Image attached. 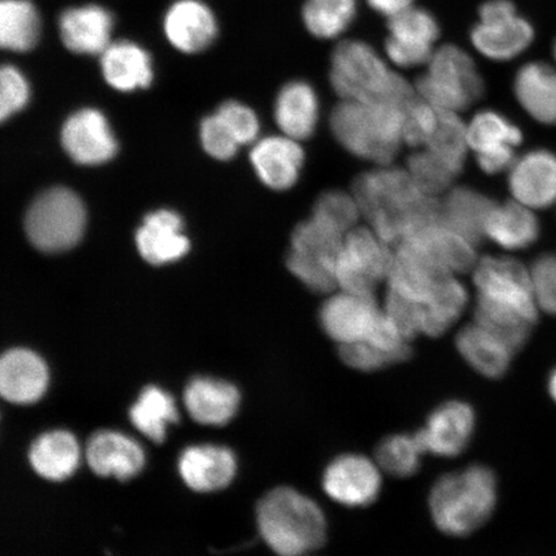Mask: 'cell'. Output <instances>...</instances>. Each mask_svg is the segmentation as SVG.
<instances>
[{
	"label": "cell",
	"mask_w": 556,
	"mask_h": 556,
	"mask_svg": "<svg viewBox=\"0 0 556 556\" xmlns=\"http://www.w3.org/2000/svg\"><path fill=\"white\" fill-rule=\"evenodd\" d=\"M86 219V208L78 194L58 187L34 201L26 214L25 229L35 248L60 253L79 242Z\"/></svg>",
	"instance_id": "obj_9"
},
{
	"label": "cell",
	"mask_w": 556,
	"mask_h": 556,
	"mask_svg": "<svg viewBox=\"0 0 556 556\" xmlns=\"http://www.w3.org/2000/svg\"><path fill=\"white\" fill-rule=\"evenodd\" d=\"M509 189L514 200L532 211L556 204V155L534 150L517 157L509 169Z\"/></svg>",
	"instance_id": "obj_21"
},
{
	"label": "cell",
	"mask_w": 556,
	"mask_h": 556,
	"mask_svg": "<svg viewBox=\"0 0 556 556\" xmlns=\"http://www.w3.org/2000/svg\"><path fill=\"white\" fill-rule=\"evenodd\" d=\"M533 212L516 200L493 204L485 220V238L507 250L530 248L540 236L539 219Z\"/></svg>",
	"instance_id": "obj_34"
},
{
	"label": "cell",
	"mask_w": 556,
	"mask_h": 556,
	"mask_svg": "<svg viewBox=\"0 0 556 556\" xmlns=\"http://www.w3.org/2000/svg\"><path fill=\"white\" fill-rule=\"evenodd\" d=\"M493 204L484 194L462 187L448 193L441 206L440 219L476 245L485 236V220Z\"/></svg>",
	"instance_id": "obj_36"
},
{
	"label": "cell",
	"mask_w": 556,
	"mask_h": 556,
	"mask_svg": "<svg viewBox=\"0 0 556 556\" xmlns=\"http://www.w3.org/2000/svg\"><path fill=\"white\" fill-rule=\"evenodd\" d=\"M182 228V219L174 212L159 211L149 214L136 238L142 258L154 266L182 258L190 249Z\"/></svg>",
	"instance_id": "obj_30"
},
{
	"label": "cell",
	"mask_w": 556,
	"mask_h": 556,
	"mask_svg": "<svg viewBox=\"0 0 556 556\" xmlns=\"http://www.w3.org/2000/svg\"><path fill=\"white\" fill-rule=\"evenodd\" d=\"M361 214L388 243H400L440 219L441 206L422 192L408 172L382 168L363 174L353 186Z\"/></svg>",
	"instance_id": "obj_3"
},
{
	"label": "cell",
	"mask_w": 556,
	"mask_h": 556,
	"mask_svg": "<svg viewBox=\"0 0 556 556\" xmlns=\"http://www.w3.org/2000/svg\"><path fill=\"white\" fill-rule=\"evenodd\" d=\"M361 208L356 198L342 191H330L318 198L313 208V219L340 236L356 228Z\"/></svg>",
	"instance_id": "obj_42"
},
{
	"label": "cell",
	"mask_w": 556,
	"mask_h": 556,
	"mask_svg": "<svg viewBox=\"0 0 556 556\" xmlns=\"http://www.w3.org/2000/svg\"><path fill=\"white\" fill-rule=\"evenodd\" d=\"M426 454L415 434H393L384 438L375 451V462L386 475L408 478L416 475Z\"/></svg>",
	"instance_id": "obj_41"
},
{
	"label": "cell",
	"mask_w": 556,
	"mask_h": 556,
	"mask_svg": "<svg viewBox=\"0 0 556 556\" xmlns=\"http://www.w3.org/2000/svg\"><path fill=\"white\" fill-rule=\"evenodd\" d=\"M201 142L207 154L218 160L233 157L240 144L218 114L201 123Z\"/></svg>",
	"instance_id": "obj_47"
},
{
	"label": "cell",
	"mask_w": 556,
	"mask_h": 556,
	"mask_svg": "<svg viewBox=\"0 0 556 556\" xmlns=\"http://www.w3.org/2000/svg\"><path fill=\"white\" fill-rule=\"evenodd\" d=\"M50 384V371L39 354L16 348L7 351L0 361V393L15 405L38 402Z\"/></svg>",
	"instance_id": "obj_22"
},
{
	"label": "cell",
	"mask_w": 556,
	"mask_h": 556,
	"mask_svg": "<svg viewBox=\"0 0 556 556\" xmlns=\"http://www.w3.org/2000/svg\"><path fill=\"white\" fill-rule=\"evenodd\" d=\"M514 93L534 121L556 125V67L540 61L521 66L514 80Z\"/></svg>",
	"instance_id": "obj_31"
},
{
	"label": "cell",
	"mask_w": 556,
	"mask_h": 556,
	"mask_svg": "<svg viewBox=\"0 0 556 556\" xmlns=\"http://www.w3.org/2000/svg\"><path fill=\"white\" fill-rule=\"evenodd\" d=\"M256 525L278 556H308L328 539V519L321 506L291 486H277L260 500Z\"/></svg>",
	"instance_id": "obj_4"
},
{
	"label": "cell",
	"mask_w": 556,
	"mask_h": 556,
	"mask_svg": "<svg viewBox=\"0 0 556 556\" xmlns=\"http://www.w3.org/2000/svg\"><path fill=\"white\" fill-rule=\"evenodd\" d=\"M381 313L374 296L342 291L328 299L319 311V324L338 345L358 343L370 336Z\"/></svg>",
	"instance_id": "obj_17"
},
{
	"label": "cell",
	"mask_w": 556,
	"mask_h": 556,
	"mask_svg": "<svg viewBox=\"0 0 556 556\" xmlns=\"http://www.w3.org/2000/svg\"><path fill=\"white\" fill-rule=\"evenodd\" d=\"M475 430L476 413L469 403L448 401L429 415L416 435L426 454L456 457L469 446Z\"/></svg>",
	"instance_id": "obj_18"
},
{
	"label": "cell",
	"mask_w": 556,
	"mask_h": 556,
	"mask_svg": "<svg viewBox=\"0 0 556 556\" xmlns=\"http://www.w3.org/2000/svg\"><path fill=\"white\" fill-rule=\"evenodd\" d=\"M388 30L386 52L393 64L415 67L432 59L433 46L440 37V26L432 13L409 7L389 18Z\"/></svg>",
	"instance_id": "obj_14"
},
{
	"label": "cell",
	"mask_w": 556,
	"mask_h": 556,
	"mask_svg": "<svg viewBox=\"0 0 556 556\" xmlns=\"http://www.w3.org/2000/svg\"><path fill=\"white\" fill-rule=\"evenodd\" d=\"M178 471L187 486L194 492H214L226 489L238 471V462L231 450L214 444L187 447L179 456Z\"/></svg>",
	"instance_id": "obj_24"
},
{
	"label": "cell",
	"mask_w": 556,
	"mask_h": 556,
	"mask_svg": "<svg viewBox=\"0 0 556 556\" xmlns=\"http://www.w3.org/2000/svg\"><path fill=\"white\" fill-rule=\"evenodd\" d=\"M456 348L472 370L489 379L504 377L517 353L504 339L476 321L457 333Z\"/></svg>",
	"instance_id": "obj_29"
},
{
	"label": "cell",
	"mask_w": 556,
	"mask_h": 556,
	"mask_svg": "<svg viewBox=\"0 0 556 556\" xmlns=\"http://www.w3.org/2000/svg\"><path fill=\"white\" fill-rule=\"evenodd\" d=\"M521 141L523 135L517 125L496 111H482L468 125L469 149L476 152L478 164L486 174L509 170Z\"/></svg>",
	"instance_id": "obj_15"
},
{
	"label": "cell",
	"mask_w": 556,
	"mask_h": 556,
	"mask_svg": "<svg viewBox=\"0 0 556 556\" xmlns=\"http://www.w3.org/2000/svg\"><path fill=\"white\" fill-rule=\"evenodd\" d=\"M470 38L484 58L509 61L532 45L534 30L530 21L518 15L510 0H489L479 10V23L472 27Z\"/></svg>",
	"instance_id": "obj_12"
},
{
	"label": "cell",
	"mask_w": 556,
	"mask_h": 556,
	"mask_svg": "<svg viewBox=\"0 0 556 556\" xmlns=\"http://www.w3.org/2000/svg\"><path fill=\"white\" fill-rule=\"evenodd\" d=\"M547 391H548V394H551V397L555 402V405H556V368H554V370L551 374V377H548Z\"/></svg>",
	"instance_id": "obj_50"
},
{
	"label": "cell",
	"mask_w": 556,
	"mask_h": 556,
	"mask_svg": "<svg viewBox=\"0 0 556 556\" xmlns=\"http://www.w3.org/2000/svg\"><path fill=\"white\" fill-rule=\"evenodd\" d=\"M88 467L100 477L128 481L142 471L144 451L130 437L114 430H101L90 437L86 448Z\"/></svg>",
	"instance_id": "obj_23"
},
{
	"label": "cell",
	"mask_w": 556,
	"mask_h": 556,
	"mask_svg": "<svg viewBox=\"0 0 556 556\" xmlns=\"http://www.w3.org/2000/svg\"><path fill=\"white\" fill-rule=\"evenodd\" d=\"M497 479L484 465L448 472L429 493V511L444 534L465 538L483 527L497 505Z\"/></svg>",
	"instance_id": "obj_5"
},
{
	"label": "cell",
	"mask_w": 556,
	"mask_h": 556,
	"mask_svg": "<svg viewBox=\"0 0 556 556\" xmlns=\"http://www.w3.org/2000/svg\"><path fill=\"white\" fill-rule=\"evenodd\" d=\"M40 17L30 0H2L0 4V45L4 50L27 52L37 46Z\"/></svg>",
	"instance_id": "obj_38"
},
{
	"label": "cell",
	"mask_w": 556,
	"mask_h": 556,
	"mask_svg": "<svg viewBox=\"0 0 556 556\" xmlns=\"http://www.w3.org/2000/svg\"><path fill=\"white\" fill-rule=\"evenodd\" d=\"M217 114L226 123L240 144L253 142L260 134L258 117H256L254 111L239 102L222 104Z\"/></svg>",
	"instance_id": "obj_48"
},
{
	"label": "cell",
	"mask_w": 556,
	"mask_h": 556,
	"mask_svg": "<svg viewBox=\"0 0 556 556\" xmlns=\"http://www.w3.org/2000/svg\"><path fill=\"white\" fill-rule=\"evenodd\" d=\"M129 419L139 433L152 442L163 443L166 430L172 424L178 422L179 414L176 401L168 392L156 386H149L131 405Z\"/></svg>",
	"instance_id": "obj_37"
},
{
	"label": "cell",
	"mask_w": 556,
	"mask_h": 556,
	"mask_svg": "<svg viewBox=\"0 0 556 556\" xmlns=\"http://www.w3.org/2000/svg\"><path fill=\"white\" fill-rule=\"evenodd\" d=\"M357 15V0H307L303 21L318 39H336L351 26Z\"/></svg>",
	"instance_id": "obj_39"
},
{
	"label": "cell",
	"mask_w": 556,
	"mask_h": 556,
	"mask_svg": "<svg viewBox=\"0 0 556 556\" xmlns=\"http://www.w3.org/2000/svg\"><path fill=\"white\" fill-rule=\"evenodd\" d=\"M367 3L374 11L379 12L380 15L391 18L409 9L413 0H367Z\"/></svg>",
	"instance_id": "obj_49"
},
{
	"label": "cell",
	"mask_w": 556,
	"mask_h": 556,
	"mask_svg": "<svg viewBox=\"0 0 556 556\" xmlns=\"http://www.w3.org/2000/svg\"><path fill=\"white\" fill-rule=\"evenodd\" d=\"M401 243L413 249L435 268L451 275L467 273L478 263L475 243L444 225L441 219L417 229Z\"/></svg>",
	"instance_id": "obj_19"
},
{
	"label": "cell",
	"mask_w": 556,
	"mask_h": 556,
	"mask_svg": "<svg viewBox=\"0 0 556 556\" xmlns=\"http://www.w3.org/2000/svg\"><path fill=\"white\" fill-rule=\"evenodd\" d=\"M468 291L414 250L399 245L388 277L386 313L405 336L441 337L463 315Z\"/></svg>",
	"instance_id": "obj_1"
},
{
	"label": "cell",
	"mask_w": 556,
	"mask_h": 556,
	"mask_svg": "<svg viewBox=\"0 0 556 556\" xmlns=\"http://www.w3.org/2000/svg\"><path fill=\"white\" fill-rule=\"evenodd\" d=\"M252 163L264 185L276 191L296 184L304 163V152L295 139L268 137L255 144Z\"/></svg>",
	"instance_id": "obj_28"
},
{
	"label": "cell",
	"mask_w": 556,
	"mask_h": 556,
	"mask_svg": "<svg viewBox=\"0 0 556 556\" xmlns=\"http://www.w3.org/2000/svg\"><path fill=\"white\" fill-rule=\"evenodd\" d=\"M440 110L432 104L417 99L407 110L405 125H403V142L420 148L426 146L438 124Z\"/></svg>",
	"instance_id": "obj_45"
},
{
	"label": "cell",
	"mask_w": 556,
	"mask_h": 556,
	"mask_svg": "<svg viewBox=\"0 0 556 556\" xmlns=\"http://www.w3.org/2000/svg\"><path fill=\"white\" fill-rule=\"evenodd\" d=\"M475 321L518 352L539 319L530 269L506 256H485L475 267Z\"/></svg>",
	"instance_id": "obj_2"
},
{
	"label": "cell",
	"mask_w": 556,
	"mask_h": 556,
	"mask_svg": "<svg viewBox=\"0 0 556 556\" xmlns=\"http://www.w3.org/2000/svg\"><path fill=\"white\" fill-rule=\"evenodd\" d=\"M408 109L391 103L342 101L332 111L331 131L354 156L387 166L403 142Z\"/></svg>",
	"instance_id": "obj_7"
},
{
	"label": "cell",
	"mask_w": 556,
	"mask_h": 556,
	"mask_svg": "<svg viewBox=\"0 0 556 556\" xmlns=\"http://www.w3.org/2000/svg\"><path fill=\"white\" fill-rule=\"evenodd\" d=\"M344 236L332 232L316 219L303 222L291 238L288 267L299 280L316 293H329L337 287V263Z\"/></svg>",
	"instance_id": "obj_10"
},
{
	"label": "cell",
	"mask_w": 556,
	"mask_h": 556,
	"mask_svg": "<svg viewBox=\"0 0 556 556\" xmlns=\"http://www.w3.org/2000/svg\"><path fill=\"white\" fill-rule=\"evenodd\" d=\"M553 52H554V59L556 61V40H555V43H554V51Z\"/></svg>",
	"instance_id": "obj_51"
},
{
	"label": "cell",
	"mask_w": 556,
	"mask_h": 556,
	"mask_svg": "<svg viewBox=\"0 0 556 556\" xmlns=\"http://www.w3.org/2000/svg\"><path fill=\"white\" fill-rule=\"evenodd\" d=\"M29 462L33 470L47 481H65L79 467V443L67 430H52L33 442Z\"/></svg>",
	"instance_id": "obj_32"
},
{
	"label": "cell",
	"mask_w": 556,
	"mask_h": 556,
	"mask_svg": "<svg viewBox=\"0 0 556 556\" xmlns=\"http://www.w3.org/2000/svg\"><path fill=\"white\" fill-rule=\"evenodd\" d=\"M166 38L184 53L206 50L217 38V20L208 7L200 0H178L164 18Z\"/></svg>",
	"instance_id": "obj_25"
},
{
	"label": "cell",
	"mask_w": 556,
	"mask_h": 556,
	"mask_svg": "<svg viewBox=\"0 0 556 556\" xmlns=\"http://www.w3.org/2000/svg\"><path fill=\"white\" fill-rule=\"evenodd\" d=\"M61 139L68 156L81 165L106 163L116 154L117 144L106 117L93 109L70 116Z\"/></svg>",
	"instance_id": "obj_20"
},
{
	"label": "cell",
	"mask_w": 556,
	"mask_h": 556,
	"mask_svg": "<svg viewBox=\"0 0 556 556\" xmlns=\"http://www.w3.org/2000/svg\"><path fill=\"white\" fill-rule=\"evenodd\" d=\"M530 274L540 311L556 316V255H540L533 262Z\"/></svg>",
	"instance_id": "obj_44"
},
{
	"label": "cell",
	"mask_w": 556,
	"mask_h": 556,
	"mask_svg": "<svg viewBox=\"0 0 556 556\" xmlns=\"http://www.w3.org/2000/svg\"><path fill=\"white\" fill-rule=\"evenodd\" d=\"M389 243L365 227L344 236L337 263V282L344 291L374 296L381 281L391 274L394 255Z\"/></svg>",
	"instance_id": "obj_11"
},
{
	"label": "cell",
	"mask_w": 556,
	"mask_h": 556,
	"mask_svg": "<svg viewBox=\"0 0 556 556\" xmlns=\"http://www.w3.org/2000/svg\"><path fill=\"white\" fill-rule=\"evenodd\" d=\"M330 80L342 101L409 108L419 99L412 85L393 73L365 41L346 40L338 45L331 58Z\"/></svg>",
	"instance_id": "obj_6"
},
{
	"label": "cell",
	"mask_w": 556,
	"mask_h": 556,
	"mask_svg": "<svg viewBox=\"0 0 556 556\" xmlns=\"http://www.w3.org/2000/svg\"><path fill=\"white\" fill-rule=\"evenodd\" d=\"M30 99L29 83L23 73L12 65H5L0 72V117L9 119L23 110Z\"/></svg>",
	"instance_id": "obj_46"
},
{
	"label": "cell",
	"mask_w": 556,
	"mask_h": 556,
	"mask_svg": "<svg viewBox=\"0 0 556 556\" xmlns=\"http://www.w3.org/2000/svg\"><path fill=\"white\" fill-rule=\"evenodd\" d=\"M60 35L68 51L79 54H102L111 45L114 17L101 5L74 7L62 13Z\"/></svg>",
	"instance_id": "obj_26"
},
{
	"label": "cell",
	"mask_w": 556,
	"mask_h": 556,
	"mask_svg": "<svg viewBox=\"0 0 556 556\" xmlns=\"http://www.w3.org/2000/svg\"><path fill=\"white\" fill-rule=\"evenodd\" d=\"M424 148L440 157L450 169L460 173L469 149L468 125L457 113L440 110L437 127Z\"/></svg>",
	"instance_id": "obj_40"
},
{
	"label": "cell",
	"mask_w": 556,
	"mask_h": 556,
	"mask_svg": "<svg viewBox=\"0 0 556 556\" xmlns=\"http://www.w3.org/2000/svg\"><path fill=\"white\" fill-rule=\"evenodd\" d=\"M240 402L239 389L225 380L194 378L185 389L187 412L203 426H226L238 414Z\"/></svg>",
	"instance_id": "obj_27"
},
{
	"label": "cell",
	"mask_w": 556,
	"mask_h": 556,
	"mask_svg": "<svg viewBox=\"0 0 556 556\" xmlns=\"http://www.w3.org/2000/svg\"><path fill=\"white\" fill-rule=\"evenodd\" d=\"M319 115L316 90L308 83L291 81L277 97L275 117L283 135L301 141L315 134Z\"/></svg>",
	"instance_id": "obj_35"
},
{
	"label": "cell",
	"mask_w": 556,
	"mask_h": 556,
	"mask_svg": "<svg viewBox=\"0 0 556 556\" xmlns=\"http://www.w3.org/2000/svg\"><path fill=\"white\" fill-rule=\"evenodd\" d=\"M101 67L109 85L122 92L148 88L154 78L150 54L128 40L111 43L101 54Z\"/></svg>",
	"instance_id": "obj_33"
},
{
	"label": "cell",
	"mask_w": 556,
	"mask_h": 556,
	"mask_svg": "<svg viewBox=\"0 0 556 556\" xmlns=\"http://www.w3.org/2000/svg\"><path fill=\"white\" fill-rule=\"evenodd\" d=\"M405 333L386 312L370 336L358 343L340 345V359L353 370L374 372L403 363L412 356V346Z\"/></svg>",
	"instance_id": "obj_16"
},
{
	"label": "cell",
	"mask_w": 556,
	"mask_h": 556,
	"mask_svg": "<svg viewBox=\"0 0 556 556\" xmlns=\"http://www.w3.org/2000/svg\"><path fill=\"white\" fill-rule=\"evenodd\" d=\"M407 165V172L416 186L430 197L446 191L457 176L440 157L428 150L415 152L409 156Z\"/></svg>",
	"instance_id": "obj_43"
},
{
	"label": "cell",
	"mask_w": 556,
	"mask_h": 556,
	"mask_svg": "<svg viewBox=\"0 0 556 556\" xmlns=\"http://www.w3.org/2000/svg\"><path fill=\"white\" fill-rule=\"evenodd\" d=\"M382 471L365 455L344 454L324 470L323 489L333 503L348 507L371 505L380 495Z\"/></svg>",
	"instance_id": "obj_13"
},
{
	"label": "cell",
	"mask_w": 556,
	"mask_h": 556,
	"mask_svg": "<svg viewBox=\"0 0 556 556\" xmlns=\"http://www.w3.org/2000/svg\"><path fill=\"white\" fill-rule=\"evenodd\" d=\"M427 74L416 83L420 99L442 111L468 109L481 99L484 81L475 61L457 46H443L428 62Z\"/></svg>",
	"instance_id": "obj_8"
}]
</instances>
